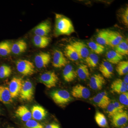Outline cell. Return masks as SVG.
Listing matches in <instances>:
<instances>
[{"label": "cell", "instance_id": "obj_1", "mask_svg": "<svg viewBox=\"0 0 128 128\" xmlns=\"http://www.w3.org/2000/svg\"><path fill=\"white\" fill-rule=\"evenodd\" d=\"M75 32L71 20L61 14L55 15L54 34L58 36L61 35H70Z\"/></svg>", "mask_w": 128, "mask_h": 128}, {"label": "cell", "instance_id": "obj_2", "mask_svg": "<svg viewBox=\"0 0 128 128\" xmlns=\"http://www.w3.org/2000/svg\"><path fill=\"white\" fill-rule=\"evenodd\" d=\"M50 96L54 102L60 106L67 104L72 100L69 92L65 90L54 91L50 93Z\"/></svg>", "mask_w": 128, "mask_h": 128}, {"label": "cell", "instance_id": "obj_3", "mask_svg": "<svg viewBox=\"0 0 128 128\" xmlns=\"http://www.w3.org/2000/svg\"><path fill=\"white\" fill-rule=\"evenodd\" d=\"M18 71L23 76H28L34 73V66L33 63L27 60H20L16 63Z\"/></svg>", "mask_w": 128, "mask_h": 128}, {"label": "cell", "instance_id": "obj_4", "mask_svg": "<svg viewBox=\"0 0 128 128\" xmlns=\"http://www.w3.org/2000/svg\"><path fill=\"white\" fill-rule=\"evenodd\" d=\"M39 80L46 87L50 89L56 86L59 78L54 72L48 71L41 75Z\"/></svg>", "mask_w": 128, "mask_h": 128}, {"label": "cell", "instance_id": "obj_5", "mask_svg": "<svg viewBox=\"0 0 128 128\" xmlns=\"http://www.w3.org/2000/svg\"><path fill=\"white\" fill-rule=\"evenodd\" d=\"M34 87L32 82L29 80L23 82L19 96L20 98L23 100L30 101L33 98Z\"/></svg>", "mask_w": 128, "mask_h": 128}, {"label": "cell", "instance_id": "obj_6", "mask_svg": "<svg viewBox=\"0 0 128 128\" xmlns=\"http://www.w3.org/2000/svg\"><path fill=\"white\" fill-rule=\"evenodd\" d=\"M71 94L74 97L80 99H87L91 94L88 88L80 84L73 86Z\"/></svg>", "mask_w": 128, "mask_h": 128}, {"label": "cell", "instance_id": "obj_7", "mask_svg": "<svg viewBox=\"0 0 128 128\" xmlns=\"http://www.w3.org/2000/svg\"><path fill=\"white\" fill-rule=\"evenodd\" d=\"M23 82L20 78L14 77L9 83V89L12 98L19 96Z\"/></svg>", "mask_w": 128, "mask_h": 128}, {"label": "cell", "instance_id": "obj_8", "mask_svg": "<svg viewBox=\"0 0 128 128\" xmlns=\"http://www.w3.org/2000/svg\"><path fill=\"white\" fill-rule=\"evenodd\" d=\"M91 99L98 107L102 109L106 108L111 102L110 98L105 92L98 93L92 98Z\"/></svg>", "mask_w": 128, "mask_h": 128}, {"label": "cell", "instance_id": "obj_9", "mask_svg": "<svg viewBox=\"0 0 128 128\" xmlns=\"http://www.w3.org/2000/svg\"><path fill=\"white\" fill-rule=\"evenodd\" d=\"M68 61L61 51L56 50L53 54L52 66L56 68H61L68 64Z\"/></svg>", "mask_w": 128, "mask_h": 128}, {"label": "cell", "instance_id": "obj_10", "mask_svg": "<svg viewBox=\"0 0 128 128\" xmlns=\"http://www.w3.org/2000/svg\"><path fill=\"white\" fill-rule=\"evenodd\" d=\"M105 78L100 74H95L90 78L89 86L94 90H101L106 84Z\"/></svg>", "mask_w": 128, "mask_h": 128}, {"label": "cell", "instance_id": "obj_11", "mask_svg": "<svg viewBox=\"0 0 128 128\" xmlns=\"http://www.w3.org/2000/svg\"><path fill=\"white\" fill-rule=\"evenodd\" d=\"M51 57L48 53L41 52L34 57V62L36 66L38 68L46 67L50 62Z\"/></svg>", "mask_w": 128, "mask_h": 128}, {"label": "cell", "instance_id": "obj_12", "mask_svg": "<svg viewBox=\"0 0 128 128\" xmlns=\"http://www.w3.org/2000/svg\"><path fill=\"white\" fill-rule=\"evenodd\" d=\"M111 122L113 126L120 128L124 126L128 120V113L126 111L118 113L111 118Z\"/></svg>", "mask_w": 128, "mask_h": 128}, {"label": "cell", "instance_id": "obj_13", "mask_svg": "<svg viewBox=\"0 0 128 128\" xmlns=\"http://www.w3.org/2000/svg\"><path fill=\"white\" fill-rule=\"evenodd\" d=\"M51 30V24L49 21H44L36 26L33 30L35 35L47 36Z\"/></svg>", "mask_w": 128, "mask_h": 128}, {"label": "cell", "instance_id": "obj_14", "mask_svg": "<svg viewBox=\"0 0 128 128\" xmlns=\"http://www.w3.org/2000/svg\"><path fill=\"white\" fill-rule=\"evenodd\" d=\"M70 44L75 49L81 59L86 58L90 54L88 46L83 42L75 41Z\"/></svg>", "mask_w": 128, "mask_h": 128}, {"label": "cell", "instance_id": "obj_15", "mask_svg": "<svg viewBox=\"0 0 128 128\" xmlns=\"http://www.w3.org/2000/svg\"><path fill=\"white\" fill-rule=\"evenodd\" d=\"M106 32L109 46L115 48L122 40V36L119 32L111 30H106Z\"/></svg>", "mask_w": 128, "mask_h": 128}, {"label": "cell", "instance_id": "obj_16", "mask_svg": "<svg viewBox=\"0 0 128 128\" xmlns=\"http://www.w3.org/2000/svg\"><path fill=\"white\" fill-rule=\"evenodd\" d=\"M98 68L104 78H112L114 73V68L112 64L107 60H103L99 65Z\"/></svg>", "mask_w": 128, "mask_h": 128}, {"label": "cell", "instance_id": "obj_17", "mask_svg": "<svg viewBox=\"0 0 128 128\" xmlns=\"http://www.w3.org/2000/svg\"><path fill=\"white\" fill-rule=\"evenodd\" d=\"M31 112L32 118L34 120H42L46 118L47 114L46 110L43 107L38 105L33 106Z\"/></svg>", "mask_w": 128, "mask_h": 128}, {"label": "cell", "instance_id": "obj_18", "mask_svg": "<svg viewBox=\"0 0 128 128\" xmlns=\"http://www.w3.org/2000/svg\"><path fill=\"white\" fill-rule=\"evenodd\" d=\"M64 80L67 82H73L77 77L76 72L71 65L67 64L63 70Z\"/></svg>", "mask_w": 128, "mask_h": 128}, {"label": "cell", "instance_id": "obj_19", "mask_svg": "<svg viewBox=\"0 0 128 128\" xmlns=\"http://www.w3.org/2000/svg\"><path fill=\"white\" fill-rule=\"evenodd\" d=\"M16 114L21 120L25 122H27L32 118L31 112L27 107L24 105L18 108L16 112Z\"/></svg>", "mask_w": 128, "mask_h": 128}, {"label": "cell", "instance_id": "obj_20", "mask_svg": "<svg viewBox=\"0 0 128 128\" xmlns=\"http://www.w3.org/2000/svg\"><path fill=\"white\" fill-rule=\"evenodd\" d=\"M128 85L121 79H117L112 82L111 88L114 92L121 94L128 91L126 88Z\"/></svg>", "mask_w": 128, "mask_h": 128}, {"label": "cell", "instance_id": "obj_21", "mask_svg": "<svg viewBox=\"0 0 128 128\" xmlns=\"http://www.w3.org/2000/svg\"><path fill=\"white\" fill-rule=\"evenodd\" d=\"M0 102L4 104H10L13 100L8 87L0 86Z\"/></svg>", "mask_w": 128, "mask_h": 128}, {"label": "cell", "instance_id": "obj_22", "mask_svg": "<svg viewBox=\"0 0 128 128\" xmlns=\"http://www.w3.org/2000/svg\"><path fill=\"white\" fill-rule=\"evenodd\" d=\"M27 48V44L22 40L16 41L12 45V52L14 54L18 55L24 52Z\"/></svg>", "mask_w": 128, "mask_h": 128}, {"label": "cell", "instance_id": "obj_23", "mask_svg": "<svg viewBox=\"0 0 128 128\" xmlns=\"http://www.w3.org/2000/svg\"><path fill=\"white\" fill-rule=\"evenodd\" d=\"M64 53L65 56L72 61H76L81 59L77 51L70 44L66 46Z\"/></svg>", "mask_w": 128, "mask_h": 128}, {"label": "cell", "instance_id": "obj_24", "mask_svg": "<svg viewBox=\"0 0 128 128\" xmlns=\"http://www.w3.org/2000/svg\"><path fill=\"white\" fill-rule=\"evenodd\" d=\"M50 41V38L45 36L34 35L33 42L34 45L38 48H46L49 44Z\"/></svg>", "mask_w": 128, "mask_h": 128}, {"label": "cell", "instance_id": "obj_25", "mask_svg": "<svg viewBox=\"0 0 128 128\" xmlns=\"http://www.w3.org/2000/svg\"><path fill=\"white\" fill-rule=\"evenodd\" d=\"M106 56L107 61L111 64H118L123 58V56L113 50L108 51L106 54Z\"/></svg>", "mask_w": 128, "mask_h": 128}, {"label": "cell", "instance_id": "obj_26", "mask_svg": "<svg viewBox=\"0 0 128 128\" xmlns=\"http://www.w3.org/2000/svg\"><path fill=\"white\" fill-rule=\"evenodd\" d=\"M76 72L77 76L81 80H86L89 78L90 73L88 66L86 65L81 64Z\"/></svg>", "mask_w": 128, "mask_h": 128}, {"label": "cell", "instance_id": "obj_27", "mask_svg": "<svg viewBox=\"0 0 128 128\" xmlns=\"http://www.w3.org/2000/svg\"><path fill=\"white\" fill-rule=\"evenodd\" d=\"M115 51L122 56L128 55V39L122 40L121 42L115 47Z\"/></svg>", "mask_w": 128, "mask_h": 128}, {"label": "cell", "instance_id": "obj_28", "mask_svg": "<svg viewBox=\"0 0 128 128\" xmlns=\"http://www.w3.org/2000/svg\"><path fill=\"white\" fill-rule=\"evenodd\" d=\"M12 44L9 41H3L0 42V55L6 56L12 52Z\"/></svg>", "mask_w": 128, "mask_h": 128}, {"label": "cell", "instance_id": "obj_29", "mask_svg": "<svg viewBox=\"0 0 128 128\" xmlns=\"http://www.w3.org/2000/svg\"><path fill=\"white\" fill-rule=\"evenodd\" d=\"M99 60V58L96 54L94 53L89 54L85 58L86 65L90 68H95L97 66Z\"/></svg>", "mask_w": 128, "mask_h": 128}, {"label": "cell", "instance_id": "obj_30", "mask_svg": "<svg viewBox=\"0 0 128 128\" xmlns=\"http://www.w3.org/2000/svg\"><path fill=\"white\" fill-rule=\"evenodd\" d=\"M96 42L101 45H109L106 30H102L98 32L96 36Z\"/></svg>", "mask_w": 128, "mask_h": 128}, {"label": "cell", "instance_id": "obj_31", "mask_svg": "<svg viewBox=\"0 0 128 128\" xmlns=\"http://www.w3.org/2000/svg\"><path fill=\"white\" fill-rule=\"evenodd\" d=\"M88 45L92 51L96 54H101L105 51V48L104 46L94 41L88 42Z\"/></svg>", "mask_w": 128, "mask_h": 128}, {"label": "cell", "instance_id": "obj_32", "mask_svg": "<svg viewBox=\"0 0 128 128\" xmlns=\"http://www.w3.org/2000/svg\"><path fill=\"white\" fill-rule=\"evenodd\" d=\"M116 71L119 76H122L128 74V61H121L117 64Z\"/></svg>", "mask_w": 128, "mask_h": 128}, {"label": "cell", "instance_id": "obj_33", "mask_svg": "<svg viewBox=\"0 0 128 128\" xmlns=\"http://www.w3.org/2000/svg\"><path fill=\"white\" fill-rule=\"evenodd\" d=\"M96 123L101 128H106L108 125L106 118L104 114L100 112H97L95 116Z\"/></svg>", "mask_w": 128, "mask_h": 128}, {"label": "cell", "instance_id": "obj_34", "mask_svg": "<svg viewBox=\"0 0 128 128\" xmlns=\"http://www.w3.org/2000/svg\"><path fill=\"white\" fill-rule=\"evenodd\" d=\"M118 16L121 22L123 25L128 27V8L120 10L118 13Z\"/></svg>", "mask_w": 128, "mask_h": 128}, {"label": "cell", "instance_id": "obj_35", "mask_svg": "<svg viewBox=\"0 0 128 128\" xmlns=\"http://www.w3.org/2000/svg\"><path fill=\"white\" fill-rule=\"evenodd\" d=\"M12 69L10 67L6 65H3L0 66V78H4L9 77L11 74Z\"/></svg>", "mask_w": 128, "mask_h": 128}, {"label": "cell", "instance_id": "obj_36", "mask_svg": "<svg viewBox=\"0 0 128 128\" xmlns=\"http://www.w3.org/2000/svg\"><path fill=\"white\" fill-rule=\"evenodd\" d=\"M106 108L107 112L108 114V116L111 118L116 114L120 113L119 112L116 108L114 106L112 102H110Z\"/></svg>", "mask_w": 128, "mask_h": 128}, {"label": "cell", "instance_id": "obj_37", "mask_svg": "<svg viewBox=\"0 0 128 128\" xmlns=\"http://www.w3.org/2000/svg\"><path fill=\"white\" fill-rule=\"evenodd\" d=\"M26 125L28 128H44L41 124L34 120L31 119L26 122Z\"/></svg>", "mask_w": 128, "mask_h": 128}, {"label": "cell", "instance_id": "obj_38", "mask_svg": "<svg viewBox=\"0 0 128 128\" xmlns=\"http://www.w3.org/2000/svg\"><path fill=\"white\" fill-rule=\"evenodd\" d=\"M120 103L124 106H128V92L122 93L119 96Z\"/></svg>", "mask_w": 128, "mask_h": 128}, {"label": "cell", "instance_id": "obj_39", "mask_svg": "<svg viewBox=\"0 0 128 128\" xmlns=\"http://www.w3.org/2000/svg\"><path fill=\"white\" fill-rule=\"evenodd\" d=\"M112 102L114 104V106L116 108L119 112H121L124 111V105H122L120 102H117L116 101H113Z\"/></svg>", "mask_w": 128, "mask_h": 128}, {"label": "cell", "instance_id": "obj_40", "mask_svg": "<svg viewBox=\"0 0 128 128\" xmlns=\"http://www.w3.org/2000/svg\"><path fill=\"white\" fill-rule=\"evenodd\" d=\"M45 128H60L59 124L55 123L50 124L46 126Z\"/></svg>", "mask_w": 128, "mask_h": 128}, {"label": "cell", "instance_id": "obj_41", "mask_svg": "<svg viewBox=\"0 0 128 128\" xmlns=\"http://www.w3.org/2000/svg\"><path fill=\"white\" fill-rule=\"evenodd\" d=\"M124 82H125L126 84H128V74H126V76H124L123 80Z\"/></svg>", "mask_w": 128, "mask_h": 128}, {"label": "cell", "instance_id": "obj_42", "mask_svg": "<svg viewBox=\"0 0 128 128\" xmlns=\"http://www.w3.org/2000/svg\"><path fill=\"white\" fill-rule=\"evenodd\" d=\"M128 128V127H126V128Z\"/></svg>", "mask_w": 128, "mask_h": 128}, {"label": "cell", "instance_id": "obj_43", "mask_svg": "<svg viewBox=\"0 0 128 128\" xmlns=\"http://www.w3.org/2000/svg\"></svg>", "mask_w": 128, "mask_h": 128}]
</instances>
